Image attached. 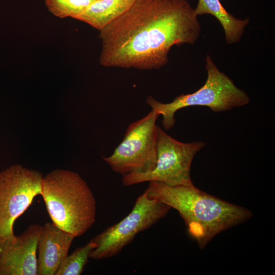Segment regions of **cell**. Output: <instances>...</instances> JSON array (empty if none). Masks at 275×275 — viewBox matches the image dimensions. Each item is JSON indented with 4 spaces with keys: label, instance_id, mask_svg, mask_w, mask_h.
<instances>
[{
    "label": "cell",
    "instance_id": "cell-1",
    "mask_svg": "<svg viewBox=\"0 0 275 275\" xmlns=\"http://www.w3.org/2000/svg\"><path fill=\"white\" fill-rule=\"evenodd\" d=\"M99 31L102 66L152 70L168 63L173 46L195 44L201 27L187 0H135Z\"/></svg>",
    "mask_w": 275,
    "mask_h": 275
},
{
    "label": "cell",
    "instance_id": "cell-2",
    "mask_svg": "<svg viewBox=\"0 0 275 275\" xmlns=\"http://www.w3.org/2000/svg\"><path fill=\"white\" fill-rule=\"evenodd\" d=\"M145 192L177 210L201 249L218 233L244 223L252 215L248 209L210 195L194 184L169 186L150 181Z\"/></svg>",
    "mask_w": 275,
    "mask_h": 275
},
{
    "label": "cell",
    "instance_id": "cell-3",
    "mask_svg": "<svg viewBox=\"0 0 275 275\" xmlns=\"http://www.w3.org/2000/svg\"><path fill=\"white\" fill-rule=\"evenodd\" d=\"M40 195L52 222L75 237L94 224L96 199L78 174L61 169L50 172L43 178Z\"/></svg>",
    "mask_w": 275,
    "mask_h": 275
},
{
    "label": "cell",
    "instance_id": "cell-4",
    "mask_svg": "<svg viewBox=\"0 0 275 275\" xmlns=\"http://www.w3.org/2000/svg\"><path fill=\"white\" fill-rule=\"evenodd\" d=\"M207 77L205 84L196 92L177 96L170 103H162L149 96L147 103L159 115H162V124L166 130L175 125L176 112L182 108L191 106H204L218 113L240 107L248 104L250 97L234 84L233 80L220 71L211 57L205 58Z\"/></svg>",
    "mask_w": 275,
    "mask_h": 275
},
{
    "label": "cell",
    "instance_id": "cell-5",
    "mask_svg": "<svg viewBox=\"0 0 275 275\" xmlns=\"http://www.w3.org/2000/svg\"><path fill=\"white\" fill-rule=\"evenodd\" d=\"M43 175L36 170L14 164L0 172V251L11 246L16 236L15 220L41 195Z\"/></svg>",
    "mask_w": 275,
    "mask_h": 275
},
{
    "label": "cell",
    "instance_id": "cell-6",
    "mask_svg": "<svg viewBox=\"0 0 275 275\" xmlns=\"http://www.w3.org/2000/svg\"><path fill=\"white\" fill-rule=\"evenodd\" d=\"M157 162L147 173L129 174L123 176L122 184L130 186L144 182L157 181L169 186L193 185L190 168L197 153L205 143H186L176 140L157 126Z\"/></svg>",
    "mask_w": 275,
    "mask_h": 275
},
{
    "label": "cell",
    "instance_id": "cell-7",
    "mask_svg": "<svg viewBox=\"0 0 275 275\" xmlns=\"http://www.w3.org/2000/svg\"><path fill=\"white\" fill-rule=\"evenodd\" d=\"M160 115L152 109L144 118L131 123L114 152L103 157L113 171L123 176L152 171L157 162V126Z\"/></svg>",
    "mask_w": 275,
    "mask_h": 275
},
{
    "label": "cell",
    "instance_id": "cell-8",
    "mask_svg": "<svg viewBox=\"0 0 275 275\" xmlns=\"http://www.w3.org/2000/svg\"><path fill=\"white\" fill-rule=\"evenodd\" d=\"M170 209L167 204L150 198L144 191L125 217L92 238L96 246L91 252L90 258L100 260L118 255L136 234L165 217Z\"/></svg>",
    "mask_w": 275,
    "mask_h": 275
},
{
    "label": "cell",
    "instance_id": "cell-9",
    "mask_svg": "<svg viewBox=\"0 0 275 275\" xmlns=\"http://www.w3.org/2000/svg\"><path fill=\"white\" fill-rule=\"evenodd\" d=\"M42 226L32 224L0 251V275H37V251Z\"/></svg>",
    "mask_w": 275,
    "mask_h": 275
},
{
    "label": "cell",
    "instance_id": "cell-10",
    "mask_svg": "<svg viewBox=\"0 0 275 275\" xmlns=\"http://www.w3.org/2000/svg\"><path fill=\"white\" fill-rule=\"evenodd\" d=\"M74 238L52 222L42 226L37 245V275H55Z\"/></svg>",
    "mask_w": 275,
    "mask_h": 275
},
{
    "label": "cell",
    "instance_id": "cell-11",
    "mask_svg": "<svg viewBox=\"0 0 275 275\" xmlns=\"http://www.w3.org/2000/svg\"><path fill=\"white\" fill-rule=\"evenodd\" d=\"M195 12L197 16L207 14L216 18L223 28L225 41L228 44L238 43L250 23L248 18L241 19L229 13L220 0H198Z\"/></svg>",
    "mask_w": 275,
    "mask_h": 275
},
{
    "label": "cell",
    "instance_id": "cell-12",
    "mask_svg": "<svg viewBox=\"0 0 275 275\" xmlns=\"http://www.w3.org/2000/svg\"><path fill=\"white\" fill-rule=\"evenodd\" d=\"M135 0H96L75 19L99 31L126 12Z\"/></svg>",
    "mask_w": 275,
    "mask_h": 275
},
{
    "label": "cell",
    "instance_id": "cell-13",
    "mask_svg": "<svg viewBox=\"0 0 275 275\" xmlns=\"http://www.w3.org/2000/svg\"><path fill=\"white\" fill-rule=\"evenodd\" d=\"M96 246L92 239L85 245L77 248L63 260L55 275H80L90 258L91 252Z\"/></svg>",
    "mask_w": 275,
    "mask_h": 275
},
{
    "label": "cell",
    "instance_id": "cell-14",
    "mask_svg": "<svg viewBox=\"0 0 275 275\" xmlns=\"http://www.w3.org/2000/svg\"><path fill=\"white\" fill-rule=\"evenodd\" d=\"M96 0H45L48 10L55 16L75 18Z\"/></svg>",
    "mask_w": 275,
    "mask_h": 275
}]
</instances>
